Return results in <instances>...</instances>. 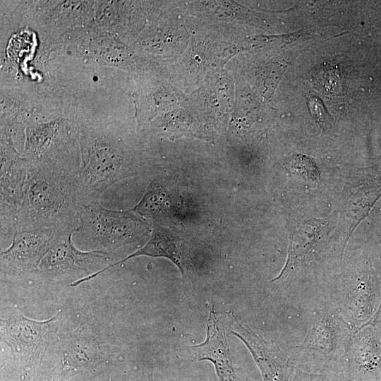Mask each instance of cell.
Instances as JSON below:
<instances>
[{
    "label": "cell",
    "mask_w": 381,
    "mask_h": 381,
    "mask_svg": "<svg viewBox=\"0 0 381 381\" xmlns=\"http://www.w3.org/2000/svg\"><path fill=\"white\" fill-rule=\"evenodd\" d=\"M226 319L231 333L248 349L263 381H291L296 365L274 341L263 338L231 311L226 313Z\"/></svg>",
    "instance_id": "5b68a950"
},
{
    "label": "cell",
    "mask_w": 381,
    "mask_h": 381,
    "mask_svg": "<svg viewBox=\"0 0 381 381\" xmlns=\"http://www.w3.org/2000/svg\"><path fill=\"white\" fill-rule=\"evenodd\" d=\"M380 196L381 183L361 187L349 198L345 209V216L347 219L346 244L356 226L368 215Z\"/></svg>",
    "instance_id": "4fadbf2b"
},
{
    "label": "cell",
    "mask_w": 381,
    "mask_h": 381,
    "mask_svg": "<svg viewBox=\"0 0 381 381\" xmlns=\"http://www.w3.org/2000/svg\"><path fill=\"white\" fill-rule=\"evenodd\" d=\"M74 233L59 236L42 259L37 271L51 279L79 277V279L91 275L111 263L110 253L104 250L82 251L72 241Z\"/></svg>",
    "instance_id": "277c9868"
},
{
    "label": "cell",
    "mask_w": 381,
    "mask_h": 381,
    "mask_svg": "<svg viewBox=\"0 0 381 381\" xmlns=\"http://www.w3.org/2000/svg\"><path fill=\"white\" fill-rule=\"evenodd\" d=\"M291 381H346L342 372L312 371L296 367Z\"/></svg>",
    "instance_id": "9a60e30c"
},
{
    "label": "cell",
    "mask_w": 381,
    "mask_h": 381,
    "mask_svg": "<svg viewBox=\"0 0 381 381\" xmlns=\"http://www.w3.org/2000/svg\"><path fill=\"white\" fill-rule=\"evenodd\" d=\"M307 103L313 118L322 130L329 131L333 127L332 119L320 99L316 96H310Z\"/></svg>",
    "instance_id": "2e32d148"
},
{
    "label": "cell",
    "mask_w": 381,
    "mask_h": 381,
    "mask_svg": "<svg viewBox=\"0 0 381 381\" xmlns=\"http://www.w3.org/2000/svg\"><path fill=\"white\" fill-rule=\"evenodd\" d=\"M327 219H315L297 225L289 237L288 253L284 266L271 282L279 284L293 272L309 263L317 255L321 241L326 234Z\"/></svg>",
    "instance_id": "9c48e42d"
},
{
    "label": "cell",
    "mask_w": 381,
    "mask_h": 381,
    "mask_svg": "<svg viewBox=\"0 0 381 381\" xmlns=\"http://www.w3.org/2000/svg\"><path fill=\"white\" fill-rule=\"evenodd\" d=\"M194 361L211 362L219 381H239L234 368L225 327L212 306L207 319L205 341L190 347Z\"/></svg>",
    "instance_id": "30bf717a"
},
{
    "label": "cell",
    "mask_w": 381,
    "mask_h": 381,
    "mask_svg": "<svg viewBox=\"0 0 381 381\" xmlns=\"http://www.w3.org/2000/svg\"><path fill=\"white\" fill-rule=\"evenodd\" d=\"M148 381H153V376L152 372L148 375Z\"/></svg>",
    "instance_id": "e0dca14e"
},
{
    "label": "cell",
    "mask_w": 381,
    "mask_h": 381,
    "mask_svg": "<svg viewBox=\"0 0 381 381\" xmlns=\"http://www.w3.org/2000/svg\"><path fill=\"white\" fill-rule=\"evenodd\" d=\"M138 256L167 258L179 268L183 276L185 274L187 266V253L181 240L171 231L161 226L158 224H155L150 231V236L148 241L143 247L124 259L112 263L91 275L73 282L72 286H76L87 282L99 276L104 271Z\"/></svg>",
    "instance_id": "8fae6325"
},
{
    "label": "cell",
    "mask_w": 381,
    "mask_h": 381,
    "mask_svg": "<svg viewBox=\"0 0 381 381\" xmlns=\"http://www.w3.org/2000/svg\"><path fill=\"white\" fill-rule=\"evenodd\" d=\"M134 210H111L98 201L84 206L79 231L97 241L103 250L110 253L126 245L140 243L150 231Z\"/></svg>",
    "instance_id": "3957f363"
},
{
    "label": "cell",
    "mask_w": 381,
    "mask_h": 381,
    "mask_svg": "<svg viewBox=\"0 0 381 381\" xmlns=\"http://www.w3.org/2000/svg\"><path fill=\"white\" fill-rule=\"evenodd\" d=\"M29 164L15 231H79L85 205L78 186L79 168L61 164Z\"/></svg>",
    "instance_id": "6da1fadb"
},
{
    "label": "cell",
    "mask_w": 381,
    "mask_h": 381,
    "mask_svg": "<svg viewBox=\"0 0 381 381\" xmlns=\"http://www.w3.org/2000/svg\"><path fill=\"white\" fill-rule=\"evenodd\" d=\"M284 166L291 175L303 180L316 181L320 179V171L315 162L305 155L291 154L286 157Z\"/></svg>",
    "instance_id": "5bb4252c"
},
{
    "label": "cell",
    "mask_w": 381,
    "mask_h": 381,
    "mask_svg": "<svg viewBox=\"0 0 381 381\" xmlns=\"http://www.w3.org/2000/svg\"><path fill=\"white\" fill-rule=\"evenodd\" d=\"M62 350L64 366L73 371L97 363L102 354L97 338L91 329L84 325L71 333L65 340Z\"/></svg>",
    "instance_id": "7c38bea8"
},
{
    "label": "cell",
    "mask_w": 381,
    "mask_h": 381,
    "mask_svg": "<svg viewBox=\"0 0 381 381\" xmlns=\"http://www.w3.org/2000/svg\"><path fill=\"white\" fill-rule=\"evenodd\" d=\"M1 146L0 171V222L1 242L11 241L15 234L16 215L20 207L29 170V162L14 150Z\"/></svg>",
    "instance_id": "8992f818"
},
{
    "label": "cell",
    "mask_w": 381,
    "mask_h": 381,
    "mask_svg": "<svg viewBox=\"0 0 381 381\" xmlns=\"http://www.w3.org/2000/svg\"><path fill=\"white\" fill-rule=\"evenodd\" d=\"M355 332L339 309L327 307L320 310L298 346L296 367L306 370L343 373L346 352Z\"/></svg>",
    "instance_id": "7a4b0ae2"
},
{
    "label": "cell",
    "mask_w": 381,
    "mask_h": 381,
    "mask_svg": "<svg viewBox=\"0 0 381 381\" xmlns=\"http://www.w3.org/2000/svg\"><path fill=\"white\" fill-rule=\"evenodd\" d=\"M61 234L50 229L16 232L11 245L1 253V274L36 273L42 259Z\"/></svg>",
    "instance_id": "ba28073f"
},
{
    "label": "cell",
    "mask_w": 381,
    "mask_h": 381,
    "mask_svg": "<svg viewBox=\"0 0 381 381\" xmlns=\"http://www.w3.org/2000/svg\"><path fill=\"white\" fill-rule=\"evenodd\" d=\"M61 311L46 320H35L22 315L1 320L2 339L22 360L30 361L47 349L58 329Z\"/></svg>",
    "instance_id": "52a82bcc"
}]
</instances>
